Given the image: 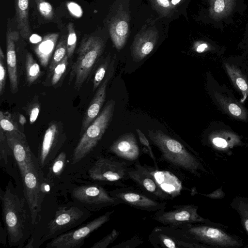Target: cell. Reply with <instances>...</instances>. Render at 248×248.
<instances>
[{
  "label": "cell",
  "mask_w": 248,
  "mask_h": 248,
  "mask_svg": "<svg viewBox=\"0 0 248 248\" xmlns=\"http://www.w3.org/2000/svg\"><path fill=\"white\" fill-rule=\"evenodd\" d=\"M136 131L139 136V140L140 143L147 148L148 150L149 151V154L151 157L152 158V159L154 160L155 168H157L155 158L152 150L151 147L150 145L148 139L140 129L137 128Z\"/></svg>",
  "instance_id": "obj_41"
},
{
  "label": "cell",
  "mask_w": 248,
  "mask_h": 248,
  "mask_svg": "<svg viewBox=\"0 0 248 248\" xmlns=\"http://www.w3.org/2000/svg\"><path fill=\"white\" fill-rule=\"evenodd\" d=\"M68 57L66 55L54 68L51 75V84L52 85L54 86L57 84L65 72L68 64Z\"/></svg>",
  "instance_id": "obj_35"
},
{
  "label": "cell",
  "mask_w": 248,
  "mask_h": 248,
  "mask_svg": "<svg viewBox=\"0 0 248 248\" xmlns=\"http://www.w3.org/2000/svg\"><path fill=\"white\" fill-rule=\"evenodd\" d=\"M30 0H15V7L17 28L20 35L28 39L31 34L29 22V5Z\"/></svg>",
  "instance_id": "obj_24"
},
{
  "label": "cell",
  "mask_w": 248,
  "mask_h": 248,
  "mask_svg": "<svg viewBox=\"0 0 248 248\" xmlns=\"http://www.w3.org/2000/svg\"><path fill=\"white\" fill-rule=\"evenodd\" d=\"M66 140L62 124L56 121L50 122L45 131L40 147L37 159L42 169L49 165Z\"/></svg>",
  "instance_id": "obj_12"
},
{
  "label": "cell",
  "mask_w": 248,
  "mask_h": 248,
  "mask_svg": "<svg viewBox=\"0 0 248 248\" xmlns=\"http://www.w3.org/2000/svg\"><path fill=\"white\" fill-rule=\"evenodd\" d=\"M0 128L5 133L12 134L19 137H26L25 134L20 130L17 122L13 119L8 112H0Z\"/></svg>",
  "instance_id": "obj_28"
},
{
  "label": "cell",
  "mask_w": 248,
  "mask_h": 248,
  "mask_svg": "<svg viewBox=\"0 0 248 248\" xmlns=\"http://www.w3.org/2000/svg\"><path fill=\"white\" fill-rule=\"evenodd\" d=\"M210 143L214 149L227 152L235 146L241 145L239 136L228 131H218L211 133L209 137Z\"/></svg>",
  "instance_id": "obj_22"
},
{
  "label": "cell",
  "mask_w": 248,
  "mask_h": 248,
  "mask_svg": "<svg viewBox=\"0 0 248 248\" xmlns=\"http://www.w3.org/2000/svg\"><path fill=\"white\" fill-rule=\"evenodd\" d=\"M121 203L148 212H158L166 208V202H160L149 194L130 188H116L109 192Z\"/></svg>",
  "instance_id": "obj_13"
},
{
  "label": "cell",
  "mask_w": 248,
  "mask_h": 248,
  "mask_svg": "<svg viewBox=\"0 0 248 248\" xmlns=\"http://www.w3.org/2000/svg\"><path fill=\"white\" fill-rule=\"evenodd\" d=\"M222 187L217 189L211 193L205 194L200 193V195L207 197L211 199H222L224 197L225 193L222 190Z\"/></svg>",
  "instance_id": "obj_44"
},
{
  "label": "cell",
  "mask_w": 248,
  "mask_h": 248,
  "mask_svg": "<svg viewBox=\"0 0 248 248\" xmlns=\"http://www.w3.org/2000/svg\"><path fill=\"white\" fill-rule=\"evenodd\" d=\"M119 232L115 229L102 239L94 243L91 248H106L118 237Z\"/></svg>",
  "instance_id": "obj_38"
},
{
  "label": "cell",
  "mask_w": 248,
  "mask_h": 248,
  "mask_svg": "<svg viewBox=\"0 0 248 248\" xmlns=\"http://www.w3.org/2000/svg\"><path fill=\"white\" fill-rule=\"evenodd\" d=\"M226 225L214 223H189L176 227H166L170 231L180 233L188 242L200 243L209 248H238L243 242L238 236L227 232Z\"/></svg>",
  "instance_id": "obj_2"
},
{
  "label": "cell",
  "mask_w": 248,
  "mask_h": 248,
  "mask_svg": "<svg viewBox=\"0 0 248 248\" xmlns=\"http://www.w3.org/2000/svg\"><path fill=\"white\" fill-rule=\"evenodd\" d=\"M66 163V154L61 152L49 164L48 172L46 177L51 180L59 176L63 171Z\"/></svg>",
  "instance_id": "obj_31"
},
{
  "label": "cell",
  "mask_w": 248,
  "mask_h": 248,
  "mask_svg": "<svg viewBox=\"0 0 248 248\" xmlns=\"http://www.w3.org/2000/svg\"><path fill=\"white\" fill-rule=\"evenodd\" d=\"M245 0H208V16L216 27L229 23L233 16L245 9Z\"/></svg>",
  "instance_id": "obj_14"
},
{
  "label": "cell",
  "mask_w": 248,
  "mask_h": 248,
  "mask_svg": "<svg viewBox=\"0 0 248 248\" xmlns=\"http://www.w3.org/2000/svg\"><path fill=\"white\" fill-rule=\"evenodd\" d=\"M219 102L221 103L223 106L228 110L229 113L233 117L245 120L247 119L248 115L246 110L236 103L224 101L223 98H219Z\"/></svg>",
  "instance_id": "obj_32"
},
{
  "label": "cell",
  "mask_w": 248,
  "mask_h": 248,
  "mask_svg": "<svg viewBox=\"0 0 248 248\" xmlns=\"http://www.w3.org/2000/svg\"><path fill=\"white\" fill-rule=\"evenodd\" d=\"M37 9L46 19L51 20L54 17V11L50 3L46 0H35Z\"/></svg>",
  "instance_id": "obj_36"
},
{
  "label": "cell",
  "mask_w": 248,
  "mask_h": 248,
  "mask_svg": "<svg viewBox=\"0 0 248 248\" xmlns=\"http://www.w3.org/2000/svg\"><path fill=\"white\" fill-rule=\"evenodd\" d=\"M5 134L7 142L12 151L21 176L36 157L30 148L26 137Z\"/></svg>",
  "instance_id": "obj_17"
},
{
  "label": "cell",
  "mask_w": 248,
  "mask_h": 248,
  "mask_svg": "<svg viewBox=\"0 0 248 248\" xmlns=\"http://www.w3.org/2000/svg\"><path fill=\"white\" fill-rule=\"evenodd\" d=\"M41 40V37L36 34H33L30 37V41L32 43H37Z\"/></svg>",
  "instance_id": "obj_47"
},
{
  "label": "cell",
  "mask_w": 248,
  "mask_h": 248,
  "mask_svg": "<svg viewBox=\"0 0 248 248\" xmlns=\"http://www.w3.org/2000/svg\"><path fill=\"white\" fill-rule=\"evenodd\" d=\"M5 57L1 47H0V95L4 93L6 78V68L5 66Z\"/></svg>",
  "instance_id": "obj_39"
},
{
  "label": "cell",
  "mask_w": 248,
  "mask_h": 248,
  "mask_svg": "<svg viewBox=\"0 0 248 248\" xmlns=\"http://www.w3.org/2000/svg\"><path fill=\"white\" fill-rule=\"evenodd\" d=\"M147 136L169 163L196 175L199 170L205 171L199 160L178 140L160 130H149Z\"/></svg>",
  "instance_id": "obj_3"
},
{
  "label": "cell",
  "mask_w": 248,
  "mask_h": 248,
  "mask_svg": "<svg viewBox=\"0 0 248 248\" xmlns=\"http://www.w3.org/2000/svg\"><path fill=\"white\" fill-rule=\"evenodd\" d=\"M67 39L63 36L56 46L49 66V74L52 75L54 68L67 55Z\"/></svg>",
  "instance_id": "obj_30"
},
{
  "label": "cell",
  "mask_w": 248,
  "mask_h": 248,
  "mask_svg": "<svg viewBox=\"0 0 248 248\" xmlns=\"http://www.w3.org/2000/svg\"><path fill=\"white\" fill-rule=\"evenodd\" d=\"M110 63V59L108 57L97 68L93 80V90H96L100 86L105 77L108 68L109 67Z\"/></svg>",
  "instance_id": "obj_34"
},
{
  "label": "cell",
  "mask_w": 248,
  "mask_h": 248,
  "mask_svg": "<svg viewBox=\"0 0 248 248\" xmlns=\"http://www.w3.org/2000/svg\"><path fill=\"white\" fill-rule=\"evenodd\" d=\"M67 8L70 13L74 16L80 17L82 15L81 7L74 2H69L67 3Z\"/></svg>",
  "instance_id": "obj_42"
},
{
  "label": "cell",
  "mask_w": 248,
  "mask_h": 248,
  "mask_svg": "<svg viewBox=\"0 0 248 248\" xmlns=\"http://www.w3.org/2000/svg\"><path fill=\"white\" fill-rule=\"evenodd\" d=\"M212 46L209 43L202 41L195 44V50L198 53H202L212 49Z\"/></svg>",
  "instance_id": "obj_43"
},
{
  "label": "cell",
  "mask_w": 248,
  "mask_h": 248,
  "mask_svg": "<svg viewBox=\"0 0 248 248\" xmlns=\"http://www.w3.org/2000/svg\"><path fill=\"white\" fill-rule=\"evenodd\" d=\"M40 106L38 99H33L30 104L27 110L30 124H32L36 121L40 112Z\"/></svg>",
  "instance_id": "obj_40"
},
{
  "label": "cell",
  "mask_w": 248,
  "mask_h": 248,
  "mask_svg": "<svg viewBox=\"0 0 248 248\" xmlns=\"http://www.w3.org/2000/svg\"><path fill=\"white\" fill-rule=\"evenodd\" d=\"M155 232L157 233V240L161 247H167L168 248H180L177 241L175 237L170 236L164 233H161L155 229Z\"/></svg>",
  "instance_id": "obj_37"
},
{
  "label": "cell",
  "mask_w": 248,
  "mask_h": 248,
  "mask_svg": "<svg viewBox=\"0 0 248 248\" xmlns=\"http://www.w3.org/2000/svg\"><path fill=\"white\" fill-rule=\"evenodd\" d=\"M89 216V211L84 207L71 206L59 209L48 223L43 239H52L69 231L80 225Z\"/></svg>",
  "instance_id": "obj_8"
},
{
  "label": "cell",
  "mask_w": 248,
  "mask_h": 248,
  "mask_svg": "<svg viewBox=\"0 0 248 248\" xmlns=\"http://www.w3.org/2000/svg\"><path fill=\"white\" fill-rule=\"evenodd\" d=\"M113 211L95 218L93 220L81 226L79 228L67 231L51 239L48 242L47 248H79L84 243L85 239L90 235L108 222Z\"/></svg>",
  "instance_id": "obj_7"
},
{
  "label": "cell",
  "mask_w": 248,
  "mask_h": 248,
  "mask_svg": "<svg viewBox=\"0 0 248 248\" xmlns=\"http://www.w3.org/2000/svg\"><path fill=\"white\" fill-rule=\"evenodd\" d=\"M115 62L114 59L111 61L107 76L98 88L84 113L81 123L80 135L84 133L99 114L106 99L107 84L114 72Z\"/></svg>",
  "instance_id": "obj_16"
},
{
  "label": "cell",
  "mask_w": 248,
  "mask_h": 248,
  "mask_svg": "<svg viewBox=\"0 0 248 248\" xmlns=\"http://www.w3.org/2000/svg\"><path fill=\"white\" fill-rule=\"evenodd\" d=\"M129 164L108 157H99L89 170V175L93 180L106 183L120 184L129 179Z\"/></svg>",
  "instance_id": "obj_9"
},
{
  "label": "cell",
  "mask_w": 248,
  "mask_h": 248,
  "mask_svg": "<svg viewBox=\"0 0 248 248\" xmlns=\"http://www.w3.org/2000/svg\"><path fill=\"white\" fill-rule=\"evenodd\" d=\"M129 179L135 182L142 190L154 197L161 200L170 199L171 197L164 192L158 186L153 177L144 166L137 162L135 168L128 170Z\"/></svg>",
  "instance_id": "obj_15"
},
{
  "label": "cell",
  "mask_w": 248,
  "mask_h": 248,
  "mask_svg": "<svg viewBox=\"0 0 248 248\" xmlns=\"http://www.w3.org/2000/svg\"><path fill=\"white\" fill-rule=\"evenodd\" d=\"M143 166L153 177L160 188L171 198L180 194L183 189L182 185L176 176L168 171L159 170L145 164Z\"/></svg>",
  "instance_id": "obj_20"
},
{
  "label": "cell",
  "mask_w": 248,
  "mask_h": 248,
  "mask_svg": "<svg viewBox=\"0 0 248 248\" xmlns=\"http://www.w3.org/2000/svg\"><path fill=\"white\" fill-rule=\"evenodd\" d=\"M153 2L158 8L168 9L170 7V0H153Z\"/></svg>",
  "instance_id": "obj_45"
},
{
  "label": "cell",
  "mask_w": 248,
  "mask_h": 248,
  "mask_svg": "<svg viewBox=\"0 0 248 248\" xmlns=\"http://www.w3.org/2000/svg\"><path fill=\"white\" fill-rule=\"evenodd\" d=\"M109 151L117 156L130 161L137 159L140 155L136 137L132 132L120 137L110 146Z\"/></svg>",
  "instance_id": "obj_19"
},
{
  "label": "cell",
  "mask_w": 248,
  "mask_h": 248,
  "mask_svg": "<svg viewBox=\"0 0 248 248\" xmlns=\"http://www.w3.org/2000/svg\"><path fill=\"white\" fill-rule=\"evenodd\" d=\"M157 40V34L153 31H147L139 35L135 40L132 47L133 61L142 60L153 50Z\"/></svg>",
  "instance_id": "obj_21"
},
{
  "label": "cell",
  "mask_w": 248,
  "mask_h": 248,
  "mask_svg": "<svg viewBox=\"0 0 248 248\" xmlns=\"http://www.w3.org/2000/svg\"><path fill=\"white\" fill-rule=\"evenodd\" d=\"M42 169L35 157L21 176L23 195L29 208L33 226L40 219L41 205L44 198L41 190L45 178Z\"/></svg>",
  "instance_id": "obj_6"
},
{
  "label": "cell",
  "mask_w": 248,
  "mask_h": 248,
  "mask_svg": "<svg viewBox=\"0 0 248 248\" xmlns=\"http://www.w3.org/2000/svg\"><path fill=\"white\" fill-rule=\"evenodd\" d=\"M59 36V33H51L46 35L37 44L34 51L41 64L46 67L56 48V45Z\"/></svg>",
  "instance_id": "obj_23"
},
{
  "label": "cell",
  "mask_w": 248,
  "mask_h": 248,
  "mask_svg": "<svg viewBox=\"0 0 248 248\" xmlns=\"http://www.w3.org/2000/svg\"><path fill=\"white\" fill-rule=\"evenodd\" d=\"M18 31L7 29L6 32V62L11 92L18 91V79L15 43L19 37Z\"/></svg>",
  "instance_id": "obj_18"
},
{
  "label": "cell",
  "mask_w": 248,
  "mask_h": 248,
  "mask_svg": "<svg viewBox=\"0 0 248 248\" xmlns=\"http://www.w3.org/2000/svg\"><path fill=\"white\" fill-rule=\"evenodd\" d=\"M68 36L67 37V55L68 59L71 58L75 50L77 45V35L74 25L69 22L67 25Z\"/></svg>",
  "instance_id": "obj_33"
},
{
  "label": "cell",
  "mask_w": 248,
  "mask_h": 248,
  "mask_svg": "<svg viewBox=\"0 0 248 248\" xmlns=\"http://www.w3.org/2000/svg\"><path fill=\"white\" fill-rule=\"evenodd\" d=\"M72 195L75 201L89 210H97L121 204L109 192L97 185L78 186L72 190Z\"/></svg>",
  "instance_id": "obj_10"
},
{
  "label": "cell",
  "mask_w": 248,
  "mask_h": 248,
  "mask_svg": "<svg viewBox=\"0 0 248 248\" xmlns=\"http://www.w3.org/2000/svg\"><path fill=\"white\" fill-rule=\"evenodd\" d=\"M19 122L22 125H24V124L26 123V120L25 117L21 114L19 116Z\"/></svg>",
  "instance_id": "obj_48"
},
{
  "label": "cell",
  "mask_w": 248,
  "mask_h": 248,
  "mask_svg": "<svg viewBox=\"0 0 248 248\" xmlns=\"http://www.w3.org/2000/svg\"><path fill=\"white\" fill-rule=\"evenodd\" d=\"M173 210L165 211L164 210L156 212L154 219L167 226L176 227L189 223L213 224L208 219L203 218L198 213V206L194 204L175 205Z\"/></svg>",
  "instance_id": "obj_11"
},
{
  "label": "cell",
  "mask_w": 248,
  "mask_h": 248,
  "mask_svg": "<svg viewBox=\"0 0 248 248\" xmlns=\"http://www.w3.org/2000/svg\"><path fill=\"white\" fill-rule=\"evenodd\" d=\"M0 199L9 245L23 248L33 226L26 199L18 193L11 181L4 190L0 189Z\"/></svg>",
  "instance_id": "obj_1"
},
{
  "label": "cell",
  "mask_w": 248,
  "mask_h": 248,
  "mask_svg": "<svg viewBox=\"0 0 248 248\" xmlns=\"http://www.w3.org/2000/svg\"><path fill=\"white\" fill-rule=\"evenodd\" d=\"M25 68L27 82L31 85L39 78L41 72L39 65L30 52L26 55Z\"/></svg>",
  "instance_id": "obj_29"
},
{
  "label": "cell",
  "mask_w": 248,
  "mask_h": 248,
  "mask_svg": "<svg viewBox=\"0 0 248 248\" xmlns=\"http://www.w3.org/2000/svg\"><path fill=\"white\" fill-rule=\"evenodd\" d=\"M227 73L237 88L242 92L246 98L248 97V82L241 71L233 65L224 63Z\"/></svg>",
  "instance_id": "obj_27"
},
{
  "label": "cell",
  "mask_w": 248,
  "mask_h": 248,
  "mask_svg": "<svg viewBox=\"0 0 248 248\" xmlns=\"http://www.w3.org/2000/svg\"><path fill=\"white\" fill-rule=\"evenodd\" d=\"M109 32L116 48L120 50L124 46L128 32L127 22L122 17L117 18L111 23Z\"/></svg>",
  "instance_id": "obj_25"
},
{
  "label": "cell",
  "mask_w": 248,
  "mask_h": 248,
  "mask_svg": "<svg viewBox=\"0 0 248 248\" xmlns=\"http://www.w3.org/2000/svg\"><path fill=\"white\" fill-rule=\"evenodd\" d=\"M230 206L239 215L243 228L248 235V198L237 195L232 199Z\"/></svg>",
  "instance_id": "obj_26"
},
{
  "label": "cell",
  "mask_w": 248,
  "mask_h": 248,
  "mask_svg": "<svg viewBox=\"0 0 248 248\" xmlns=\"http://www.w3.org/2000/svg\"><path fill=\"white\" fill-rule=\"evenodd\" d=\"M114 99L109 100L97 117L81 135L72 155L73 164L83 159L101 139L112 119L115 108Z\"/></svg>",
  "instance_id": "obj_4"
},
{
  "label": "cell",
  "mask_w": 248,
  "mask_h": 248,
  "mask_svg": "<svg viewBox=\"0 0 248 248\" xmlns=\"http://www.w3.org/2000/svg\"><path fill=\"white\" fill-rule=\"evenodd\" d=\"M104 46L103 39L91 36L84 38L77 51V58L71 70L69 82L75 78V88L78 90L87 79Z\"/></svg>",
  "instance_id": "obj_5"
},
{
  "label": "cell",
  "mask_w": 248,
  "mask_h": 248,
  "mask_svg": "<svg viewBox=\"0 0 248 248\" xmlns=\"http://www.w3.org/2000/svg\"><path fill=\"white\" fill-rule=\"evenodd\" d=\"M241 43L243 46L248 48V21L246 26L244 37Z\"/></svg>",
  "instance_id": "obj_46"
}]
</instances>
